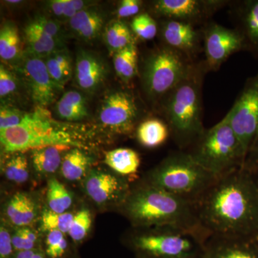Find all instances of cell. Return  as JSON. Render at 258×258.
Listing matches in <instances>:
<instances>
[{
  "label": "cell",
  "mask_w": 258,
  "mask_h": 258,
  "mask_svg": "<svg viewBox=\"0 0 258 258\" xmlns=\"http://www.w3.org/2000/svg\"><path fill=\"white\" fill-rule=\"evenodd\" d=\"M20 71L32 101L37 106L45 108L52 104L62 90L51 79L45 60L41 57L27 54L23 57Z\"/></svg>",
  "instance_id": "cell-14"
},
{
  "label": "cell",
  "mask_w": 258,
  "mask_h": 258,
  "mask_svg": "<svg viewBox=\"0 0 258 258\" xmlns=\"http://www.w3.org/2000/svg\"><path fill=\"white\" fill-rule=\"evenodd\" d=\"M26 112L15 106L2 105L0 108V131L18 126L25 118Z\"/></svg>",
  "instance_id": "cell-38"
},
{
  "label": "cell",
  "mask_w": 258,
  "mask_h": 258,
  "mask_svg": "<svg viewBox=\"0 0 258 258\" xmlns=\"http://www.w3.org/2000/svg\"><path fill=\"white\" fill-rule=\"evenodd\" d=\"M55 111L60 120L67 122L80 121L88 117L87 101L79 91H69L57 101Z\"/></svg>",
  "instance_id": "cell-21"
},
{
  "label": "cell",
  "mask_w": 258,
  "mask_h": 258,
  "mask_svg": "<svg viewBox=\"0 0 258 258\" xmlns=\"http://www.w3.org/2000/svg\"><path fill=\"white\" fill-rule=\"evenodd\" d=\"M106 64L98 56L86 50L79 51L75 64V81L78 87L94 93L106 79Z\"/></svg>",
  "instance_id": "cell-18"
},
{
  "label": "cell",
  "mask_w": 258,
  "mask_h": 258,
  "mask_svg": "<svg viewBox=\"0 0 258 258\" xmlns=\"http://www.w3.org/2000/svg\"><path fill=\"white\" fill-rule=\"evenodd\" d=\"M23 55L22 42L16 25L7 22L0 30V57L5 62H14Z\"/></svg>",
  "instance_id": "cell-30"
},
{
  "label": "cell",
  "mask_w": 258,
  "mask_h": 258,
  "mask_svg": "<svg viewBox=\"0 0 258 258\" xmlns=\"http://www.w3.org/2000/svg\"><path fill=\"white\" fill-rule=\"evenodd\" d=\"M48 5L52 14L57 18H63L64 0H52Z\"/></svg>",
  "instance_id": "cell-45"
},
{
  "label": "cell",
  "mask_w": 258,
  "mask_h": 258,
  "mask_svg": "<svg viewBox=\"0 0 258 258\" xmlns=\"http://www.w3.org/2000/svg\"><path fill=\"white\" fill-rule=\"evenodd\" d=\"M103 40L111 53L136 44L135 36L128 25L120 20H113L105 27Z\"/></svg>",
  "instance_id": "cell-27"
},
{
  "label": "cell",
  "mask_w": 258,
  "mask_h": 258,
  "mask_svg": "<svg viewBox=\"0 0 258 258\" xmlns=\"http://www.w3.org/2000/svg\"><path fill=\"white\" fill-rule=\"evenodd\" d=\"M51 79L63 89L72 76V60L66 49H59L44 58Z\"/></svg>",
  "instance_id": "cell-29"
},
{
  "label": "cell",
  "mask_w": 258,
  "mask_h": 258,
  "mask_svg": "<svg viewBox=\"0 0 258 258\" xmlns=\"http://www.w3.org/2000/svg\"><path fill=\"white\" fill-rule=\"evenodd\" d=\"M113 66L117 76L129 83L139 74V54L137 45H129L113 54Z\"/></svg>",
  "instance_id": "cell-28"
},
{
  "label": "cell",
  "mask_w": 258,
  "mask_h": 258,
  "mask_svg": "<svg viewBox=\"0 0 258 258\" xmlns=\"http://www.w3.org/2000/svg\"><path fill=\"white\" fill-rule=\"evenodd\" d=\"M71 147L50 146L31 150L32 166L37 174L48 176L55 174L61 167L62 153Z\"/></svg>",
  "instance_id": "cell-22"
},
{
  "label": "cell",
  "mask_w": 258,
  "mask_h": 258,
  "mask_svg": "<svg viewBox=\"0 0 258 258\" xmlns=\"http://www.w3.org/2000/svg\"><path fill=\"white\" fill-rule=\"evenodd\" d=\"M159 33L163 45L179 52L190 60H196L203 50V37L200 29L191 24L174 20H161Z\"/></svg>",
  "instance_id": "cell-15"
},
{
  "label": "cell",
  "mask_w": 258,
  "mask_h": 258,
  "mask_svg": "<svg viewBox=\"0 0 258 258\" xmlns=\"http://www.w3.org/2000/svg\"><path fill=\"white\" fill-rule=\"evenodd\" d=\"M195 207L210 236L253 239L258 235V182L242 167L219 177Z\"/></svg>",
  "instance_id": "cell-1"
},
{
  "label": "cell",
  "mask_w": 258,
  "mask_h": 258,
  "mask_svg": "<svg viewBox=\"0 0 258 258\" xmlns=\"http://www.w3.org/2000/svg\"><path fill=\"white\" fill-rule=\"evenodd\" d=\"M199 164L217 178L243 166L245 153L225 117L205 132L187 151Z\"/></svg>",
  "instance_id": "cell-6"
},
{
  "label": "cell",
  "mask_w": 258,
  "mask_h": 258,
  "mask_svg": "<svg viewBox=\"0 0 258 258\" xmlns=\"http://www.w3.org/2000/svg\"><path fill=\"white\" fill-rule=\"evenodd\" d=\"M5 216L17 227H30L38 215V205L30 194H15L5 205Z\"/></svg>",
  "instance_id": "cell-19"
},
{
  "label": "cell",
  "mask_w": 258,
  "mask_h": 258,
  "mask_svg": "<svg viewBox=\"0 0 258 258\" xmlns=\"http://www.w3.org/2000/svg\"><path fill=\"white\" fill-rule=\"evenodd\" d=\"M104 25V18L99 10L88 8L76 13L69 20L71 30L86 41H91L99 36Z\"/></svg>",
  "instance_id": "cell-20"
},
{
  "label": "cell",
  "mask_w": 258,
  "mask_h": 258,
  "mask_svg": "<svg viewBox=\"0 0 258 258\" xmlns=\"http://www.w3.org/2000/svg\"><path fill=\"white\" fill-rule=\"evenodd\" d=\"M227 0H157L151 13L161 20H174L203 27L217 11L230 5Z\"/></svg>",
  "instance_id": "cell-10"
},
{
  "label": "cell",
  "mask_w": 258,
  "mask_h": 258,
  "mask_svg": "<svg viewBox=\"0 0 258 258\" xmlns=\"http://www.w3.org/2000/svg\"><path fill=\"white\" fill-rule=\"evenodd\" d=\"M45 254L50 258H60L66 252L68 242L64 238V233L55 230L47 232L45 239Z\"/></svg>",
  "instance_id": "cell-37"
},
{
  "label": "cell",
  "mask_w": 258,
  "mask_h": 258,
  "mask_svg": "<svg viewBox=\"0 0 258 258\" xmlns=\"http://www.w3.org/2000/svg\"><path fill=\"white\" fill-rule=\"evenodd\" d=\"M74 217V214L71 212L60 214L46 210L42 213L40 228L44 232L57 230L62 233L68 234Z\"/></svg>",
  "instance_id": "cell-34"
},
{
  "label": "cell",
  "mask_w": 258,
  "mask_h": 258,
  "mask_svg": "<svg viewBox=\"0 0 258 258\" xmlns=\"http://www.w3.org/2000/svg\"><path fill=\"white\" fill-rule=\"evenodd\" d=\"M194 62L166 45L153 51L144 60L142 72L146 94L153 101L164 100Z\"/></svg>",
  "instance_id": "cell-8"
},
{
  "label": "cell",
  "mask_w": 258,
  "mask_h": 258,
  "mask_svg": "<svg viewBox=\"0 0 258 258\" xmlns=\"http://www.w3.org/2000/svg\"><path fill=\"white\" fill-rule=\"evenodd\" d=\"M143 5V2L140 0H123L118 5L117 16L119 19L134 18L142 13Z\"/></svg>",
  "instance_id": "cell-42"
},
{
  "label": "cell",
  "mask_w": 258,
  "mask_h": 258,
  "mask_svg": "<svg viewBox=\"0 0 258 258\" xmlns=\"http://www.w3.org/2000/svg\"><path fill=\"white\" fill-rule=\"evenodd\" d=\"M46 200L49 210L60 214L68 212L74 203L72 195L55 177L49 180Z\"/></svg>",
  "instance_id": "cell-31"
},
{
  "label": "cell",
  "mask_w": 258,
  "mask_h": 258,
  "mask_svg": "<svg viewBox=\"0 0 258 258\" xmlns=\"http://www.w3.org/2000/svg\"><path fill=\"white\" fill-rule=\"evenodd\" d=\"M12 233L5 222L0 227V258H12L15 254Z\"/></svg>",
  "instance_id": "cell-41"
},
{
  "label": "cell",
  "mask_w": 258,
  "mask_h": 258,
  "mask_svg": "<svg viewBox=\"0 0 258 258\" xmlns=\"http://www.w3.org/2000/svg\"><path fill=\"white\" fill-rule=\"evenodd\" d=\"M18 79L13 72L5 66H0V97L1 99L8 98L18 90Z\"/></svg>",
  "instance_id": "cell-39"
},
{
  "label": "cell",
  "mask_w": 258,
  "mask_h": 258,
  "mask_svg": "<svg viewBox=\"0 0 258 258\" xmlns=\"http://www.w3.org/2000/svg\"><path fill=\"white\" fill-rule=\"evenodd\" d=\"M24 34L29 54L44 59L55 51L61 49V45L58 42L42 31L32 21L25 26Z\"/></svg>",
  "instance_id": "cell-23"
},
{
  "label": "cell",
  "mask_w": 258,
  "mask_h": 258,
  "mask_svg": "<svg viewBox=\"0 0 258 258\" xmlns=\"http://www.w3.org/2000/svg\"><path fill=\"white\" fill-rule=\"evenodd\" d=\"M207 73L204 60L195 61L163 101L166 124L180 150L189 149L205 132L203 87Z\"/></svg>",
  "instance_id": "cell-3"
},
{
  "label": "cell",
  "mask_w": 258,
  "mask_h": 258,
  "mask_svg": "<svg viewBox=\"0 0 258 258\" xmlns=\"http://www.w3.org/2000/svg\"><path fill=\"white\" fill-rule=\"evenodd\" d=\"M0 142L2 152L10 155L50 146L86 148L76 127L57 121L41 106L27 113L18 126L0 131Z\"/></svg>",
  "instance_id": "cell-4"
},
{
  "label": "cell",
  "mask_w": 258,
  "mask_h": 258,
  "mask_svg": "<svg viewBox=\"0 0 258 258\" xmlns=\"http://www.w3.org/2000/svg\"><path fill=\"white\" fill-rule=\"evenodd\" d=\"M92 224L91 212L87 209H82L74 215L69 235L75 242H81L86 238Z\"/></svg>",
  "instance_id": "cell-36"
},
{
  "label": "cell",
  "mask_w": 258,
  "mask_h": 258,
  "mask_svg": "<svg viewBox=\"0 0 258 258\" xmlns=\"http://www.w3.org/2000/svg\"><path fill=\"white\" fill-rule=\"evenodd\" d=\"M217 179L189 153L180 150L153 169L147 182L196 205Z\"/></svg>",
  "instance_id": "cell-5"
},
{
  "label": "cell",
  "mask_w": 258,
  "mask_h": 258,
  "mask_svg": "<svg viewBox=\"0 0 258 258\" xmlns=\"http://www.w3.org/2000/svg\"><path fill=\"white\" fill-rule=\"evenodd\" d=\"M140 109L133 93L115 91L102 100L98 120L105 128L118 134H130L138 127Z\"/></svg>",
  "instance_id": "cell-11"
},
{
  "label": "cell",
  "mask_w": 258,
  "mask_h": 258,
  "mask_svg": "<svg viewBox=\"0 0 258 258\" xmlns=\"http://www.w3.org/2000/svg\"><path fill=\"white\" fill-rule=\"evenodd\" d=\"M105 164L122 177L134 175L141 160L138 153L128 148H118L105 154Z\"/></svg>",
  "instance_id": "cell-24"
},
{
  "label": "cell",
  "mask_w": 258,
  "mask_h": 258,
  "mask_svg": "<svg viewBox=\"0 0 258 258\" xmlns=\"http://www.w3.org/2000/svg\"><path fill=\"white\" fill-rule=\"evenodd\" d=\"M205 67L208 72L217 71L231 55L246 51L243 37L236 29L209 21L201 27Z\"/></svg>",
  "instance_id": "cell-12"
},
{
  "label": "cell",
  "mask_w": 258,
  "mask_h": 258,
  "mask_svg": "<svg viewBox=\"0 0 258 258\" xmlns=\"http://www.w3.org/2000/svg\"><path fill=\"white\" fill-rule=\"evenodd\" d=\"M254 175L255 176L256 179H257V182H258V169L257 171H255V172L254 173Z\"/></svg>",
  "instance_id": "cell-48"
},
{
  "label": "cell",
  "mask_w": 258,
  "mask_h": 258,
  "mask_svg": "<svg viewBox=\"0 0 258 258\" xmlns=\"http://www.w3.org/2000/svg\"><path fill=\"white\" fill-rule=\"evenodd\" d=\"M120 208L136 228L174 227L210 236L195 205L147 181L131 189Z\"/></svg>",
  "instance_id": "cell-2"
},
{
  "label": "cell",
  "mask_w": 258,
  "mask_h": 258,
  "mask_svg": "<svg viewBox=\"0 0 258 258\" xmlns=\"http://www.w3.org/2000/svg\"><path fill=\"white\" fill-rule=\"evenodd\" d=\"M131 245L144 258H202L210 236L174 227L139 228Z\"/></svg>",
  "instance_id": "cell-7"
},
{
  "label": "cell",
  "mask_w": 258,
  "mask_h": 258,
  "mask_svg": "<svg viewBox=\"0 0 258 258\" xmlns=\"http://www.w3.org/2000/svg\"><path fill=\"white\" fill-rule=\"evenodd\" d=\"M253 240L254 242V243H255L256 246H257L258 248V235L256 236V237H254L253 238Z\"/></svg>",
  "instance_id": "cell-47"
},
{
  "label": "cell",
  "mask_w": 258,
  "mask_h": 258,
  "mask_svg": "<svg viewBox=\"0 0 258 258\" xmlns=\"http://www.w3.org/2000/svg\"><path fill=\"white\" fill-rule=\"evenodd\" d=\"M169 134L170 132L168 125L157 118L142 120L137 128V138L139 144L151 149L165 143Z\"/></svg>",
  "instance_id": "cell-26"
},
{
  "label": "cell",
  "mask_w": 258,
  "mask_h": 258,
  "mask_svg": "<svg viewBox=\"0 0 258 258\" xmlns=\"http://www.w3.org/2000/svg\"><path fill=\"white\" fill-rule=\"evenodd\" d=\"M158 23L152 15L147 12L134 17L130 28L134 36L142 40H151L157 36L159 28Z\"/></svg>",
  "instance_id": "cell-33"
},
{
  "label": "cell",
  "mask_w": 258,
  "mask_h": 258,
  "mask_svg": "<svg viewBox=\"0 0 258 258\" xmlns=\"http://www.w3.org/2000/svg\"><path fill=\"white\" fill-rule=\"evenodd\" d=\"M6 3L10 5H19L22 3V1H20V0H8V1H6Z\"/></svg>",
  "instance_id": "cell-46"
},
{
  "label": "cell",
  "mask_w": 258,
  "mask_h": 258,
  "mask_svg": "<svg viewBox=\"0 0 258 258\" xmlns=\"http://www.w3.org/2000/svg\"><path fill=\"white\" fill-rule=\"evenodd\" d=\"M32 22L61 45L62 41V31L60 23L45 16H37Z\"/></svg>",
  "instance_id": "cell-40"
},
{
  "label": "cell",
  "mask_w": 258,
  "mask_h": 258,
  "mask_svg": "<svg viewBox=\"0 0 258 258\" xmlns=\"http://www.w3.org/2000/svg\"><path fill=\"white\" fill-rule=\"evenodd\" d=\"M202 258H258L253 239L210 236Z\"/></svg>",
  "instance_id": "cell-17"
},
{
  "label": "cell",
  "mask_w": 258,
  "mask_h": 258,
  "mask_svg": "<svg viewBox=\"0 0 258 258\" xmlns=\"http://www.w3.org/2000/svg\"><path fill=\"white\" fill-rule=\"evenodd\" d=\"M46 254L39 248L15 252L12 258H46Z\"/></svg>",
  "instance_id": "cell-44"
},
{
  "label": "cell",
  "mask_w": 258,
  "mask_h": 258,
  "mask_svg": "<svg viewBox=\"0 0 258 258\" xmlns=\"http://www.w3.org/2000/svg\"><path fill=\"white\" fill-rule=\"evenodd\" d=\"M3 173L8 181L15 184L27 182L30 176L28 158L23 152L10 154L3 165Z\"/></svg>",
  "instance_id": "cell-32"
},
{
  "label": "cell",
  "mask_w": 258,
  "mask_h": 258,
  "mask_svg": "<svg viewBox=\"0 0 258 258\" xmlns=\"http://www.w3.org/2000/svg\"><path fill=\"white\" fill-rule=\"evenodd\" d=\"M228 6L235 29L243 37L246 51L258 59V0H235Z\"/></svg>",
  "instance_id": "cell-16"
},
{
  "label": "cell",
  "mask_w": 258,
  "mask_h": 258,
  "mask_svg": "<svg viewBox=\"0 0 258 258\" xmlns=\"http://www.w3.org/2000/svg\"><path fill=\"white\" fill-rule=\"evenodd\" d=\"M85 193L93 203L99 207L123 204L131 191L124 177L106 171L91 169L83 179Z\"/></svg>",
  "instance_id": "cell-13"
},
{
  "label": "cell",
  "mask_w": 258,
  "mask_h": 258,
  "mask_svg": "<svg viewBox=\"0 0 258 258\" xmlns=\"http://www.w3.org/2000/svg\"><path fill=\"white\" fill-rule=\"evenodd\" d=\"M225 117L240 140L246 157L258 134V72L247 80Z\"/></svg>",
  "instance_id": "cell-9"
},
{
  "label": "cell",
  "mask_w": 258,
  "mask_h": 258,
  "mask_svg": "<svg viewBox=\"0 0 258 258\" xmlns=\"http://www.w3.org/2000/svg\"><path fill=\"white\" fill-rule=\"evenodd\" d=\"M92 159L83 149L74 148L66 153L61 164L62 177L69 181L84 179L89 172Z\"/></svg>",
  "instance_id": "cell-25"
},
{
  "label": "cell",
  "mask_w": 258,
  "mask_h": 258,
  "mask_svg": "<svg viewBox=\"0 0 258 258\" xmlns=\"http://www.w3.org/2000/svg\"><path fill=\"white\" fill-rule=\"evenodd\" d=\"M12 240L15 252L38 248V234L30 227H17L12 233Z\"/></svg>",
  "instance_id": "cell-35"
},
{
  "label": "cell",
  "mask_w": 258,
  "mask_h": 258,
  "mask_svg": "<svg viewBox=\"0 0 258 258\" xmlns=\"http://www.w3.org/2000/svg\"><path fill=\"white\" fill-rule=\"evenodd\" d=\"M242 168L252 174L258 169V134L247 153Z\"/></svg>",
  "instance_id": "cell-43"
}]
</instances>
